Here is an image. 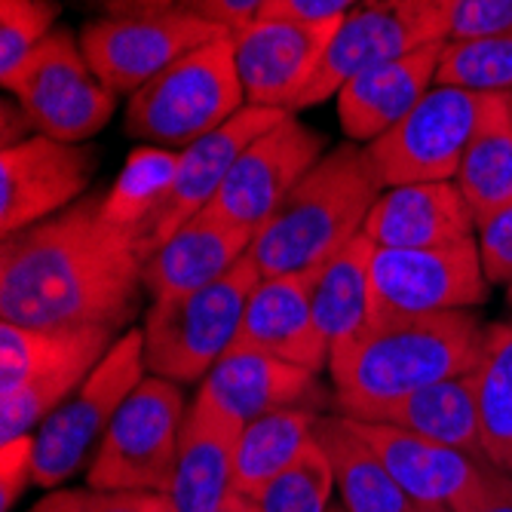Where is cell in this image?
<instances>
[{"label": "cell", "mask_w": 512, "mask_h": 512, "mask_svg": "<svg viewBox=\"0 0 512 512\" xmlns=\"http://www.w3.org/2000/svg\"><path fill=\"white\" fill-rule=\"evenodd\" d=\"M178 172V151L145 145L129 154L126 166L120 169L111 191L102 194V215L135 237L138 249L145 246L151 227L172 191Z\"/></svg>", "instance_id": "cell-30"}, {"label": "cell", "mask_w": 512, "mask_h": 512, "mask_svg": "<svg viewBox=\"0 0 512 512\" xmlns=\"http://www.w3.org/2000/svg\"><path fill=\"white\" fill-rule=\"evenodd\" d=\"M445 40V0H359L341 19L329 53L298 96L292 114L338 96L350 77L371 65L402 59L421 46Z\"/></svg>", "instance_id": "cell-10"}, {"label": "cell", "mask_w": 512, "mask_h": 512, "mask_svg": "<svg viewBox=\"0 0 512 512\" xmlns=\"http://www.w3.org/2000/svg\"><path fill=\"white\" fill-rule=\"evenodd\" d=\"M482 270L491 286H512V203L476 221Z\"/></svg>", "instance_id": "cell-36"}, {"label": "cell", "mask_w": 512, "mask_h": 512, "mask_svg": "<svg viewBox=\"0 0 512 512\" xmlns=\"http://www.w3.org/2000/svg\"><path fill=\"white\" fill-rule=\"evenodd\" d=\"M482 454L512 470V322L485 325V344L473 368Z\"/></svg>", "instance_id": "cell-31"}, {"label": "cell", "mask_w": 512, "mask_h": 512, "mask_svg": "<svg viewBox=\"0 0 512 512\" xmlns=\"http://www.w3.org/2000/svg\"><path fill=\"white\" fill-rule=\"evenodd\" d=\"M356 421L390 424L439 445L457 448L463 454H482V427H479V405H476V384L470 375H457L430 387L414 390L396 402H387Z\"/></svg>", "instance_id": "cell-25"}, {"label": "cell", "mask_w": 512, "mask_h": 512, "mask_svg": "<svg viewBox=\"0 0 512 512\" xmlns=\"http://www.w3.org/2000/svg\"><path fill=\"white\" fill-rule=\"evenodd\" d=\"M96 154L34 132L0 151V234L13 237L83 200Z\"/></svg>", "instance_id": "cell-15"}, {"label": "cell", "mask_w": 512, "mask_h": 512, "mask_svg": "<svg viewBox=\"0 0 512 512\" xmlns=\"http://www.w3.org/2000/svg\"><path fill=\"white\" fill-rule=\"evenodd\" d=\"M362 237L378 249H430L476 237V215L457 181H421L384 188Z\"/></svg>", "instance_id": "cell-18"}, {"label": "cell", "mask_w": 512, "mask_h": 512, "mask_svg": "<svg viewBox=\"0 0 512 512\" xmlns=\"http://www.w3.org/2000/svg\"><path fill=\"white\" fill-rule=\"evenodd\" d=\"M28 512H92L89 509V488H59L34 503Z\"/></svg>", "instance_id": "cell-42"}, {"label": "cell", "mask_w": 512, "mask_h": 512, "mask_svg": "<svg viewBox=\"0 0 512 512\" xmlns=\"http://www.w3.org/2000/svg\"><path fill=\"white\" fill-rule=\"evenodd\" d=\"M350 424L417 506H454L479 476L482 457L463 454L390 424L356 421V417H350Z\"/></svg>", "instance_id": "cell-24"}, {"label": "cell", "mask_w": 512, "mask_h": 512, "mask_svg": "<svg viewBox=\"0 0 512 512\" xmlns=\"http://www.w3.org/2000/svg\"><path fill=\"white\" fill-rule=\"evenodd\" d=\"M335 470L322 445L313 442L307 451L279 473L255 500L261 512H329L332 491H335Z\"/></svg>", "instance_id": "cell-33"}, {"label": "cell", "mask_w": 512, "mask_h": 512, "mask_svg": "<svg viewBox=\"0 0 512 512\" xmlns=\"http://www.w3.org/2000/svg\"><path fill=\"white\" fill-rule=\"evenodd\" d=\"M436 83L482 96H512V34L445 43Z\"/></svg>", "instance_id": "cell-32"}, {"label": "cell", "mask_w": 512, "mask_h": 512, "mask_svg": "<svg viewBox=\"0 0 512 512\" xmlns=\"http://www.w3.org/2000/svg\"><path fill=\"white\" fill-rule=\"evenodd\" d=\"M234 34H221L172 62L129 96L126 132L160 148H188L246 108Z\"/></svg>", "instance_id": "cell-4"}, {"label": "cell", "mask_w": 512, "mask_h": 512, "mask_svg": "<svg viewBox=\"0 0 512 512\" xmlns=\"http://www.w3.org/2000/svg\"><path fill=\"white\" fill-rule=\"evenodd\" d=\"M411 512H454L451 506H411Z\"/></svg>", "instance_id": "cell-46"}, {"label": "cell", "mask_w": 512, "mask_h": 512, "mask_svg": "<svg viewBox=\"0 0 512 512\" xmlns=\"http://www.w3.org/2000/svg\"><path fill=\"white\" fill-rule=\"evenodd\" d=\"M286 114H292V111L246 105L224 126H218L215 132L203 135L200 142L178 151V172L172 181V191H169V197H166V203H163V209L151 227V234L142 246V255L148 258L154 249H160L175 234L184 221L200 215L215 200V194L221 191V184L227 181V175H230V169H234V163L240 160V154L255 142L261 132L276 126Z\"/></svg>", "instance_id": "cell-17"}, {"label": "cell", "mask_w": 512, "mask_h": 512, "mask_svg": "<svg viewBox=\"0 0 512 512\" xmlns=\"http://www.w3.org/2000/svg\"><path fill=\"white\" fill-rule=\"evenodd\" d=\"M145 255L102 215V194L77 200L0 246V316L31 329H111L135 313Z\"/></svg>", "instance_id": "cell-1"}, {"label": "cell", "mask_w": 512, "mask_h": 512, "mask_svg": "<svg viewBox=\"0 0 512 512\" xmlns=\"http://www.w3.org/2000/svg\"><path fill=\"white\" fill-rule=\"evenodd\" d=\"M451 509L454 512H512V473L503 467H494L491 460L482 457L476 482Z\"/></svg>", "instance_id": "cell-37"}, {"label": "cell", "mask_w": 512, "mask_h": 512, "mask_svg": "<svg viewBox=\"0 0 512 512\" xmlns=\"http://www.w3.org/2000/svg\"><path fill=\"white\" fill-rule=\"evenodd\" d=\"M506 301H509V307H512V286L506 289Z\"/></svg>", "instance_id": "cell-47"}, {"label": "cell", "mask_w": 512, "mask_h": 512, "mask_svg": "<svg viewBox=\"0 0 512 512\" xmlns=\"http://www.w3.org/2000/svg\"><path fill=\"white\" fill-rule=\"evenodd\" d=\"M316 417L319 414L310 408H283L249 421L237 445L234 488L249 497H258L307 451V445L313 442Z\"/></svg>", "instance_id": "cell-29"}, {"label": "cell", "mask_w": 512, "mask_h": 512, "mask_svg": "<svg viewBox=\"0 0 512 512\" xmlns=\"http://www.w3.org/2000/svg\"><path fill=\"white\" fill-rule=\"evenodd\" d=\"M258 279L261 273L246 255L215 283L154 301L142 325L145 365L151 375L175 384H203L215 362L234 347Z\"/></svg>", "instance_id": "cell-6"}, {"label": "cell", "mask_w": 512, "mask_h": 512, "mask_svg": "<svg viewBox=\"0 0 512 512\" xmlns=\"http://www.w3.org/2000/svg\"><path fill=\"white\" fill-rule=\"evenodd\" d=\"M381 181L356 142L325 151L255 230L249 258L261 276L313 273L356 237L381 197Z\"/></svg>", "instance_id": "cell-3"}, {"label": "cell", "mask_w": 512, "mask_h": 512, "mask_svg": "<svg viewBox=\"0 0 512 512\" xmlns=\"http://www.w3.org/2000/svg\"><path fill=\"white\" fill-rule=\"evenodd\" d=\"M506 108H509V114H512V96H506Z\"/></svg>", "instance_id": "cell-48"}, {"label": "cell", "mask_w": 512, "mask_h": 512, "mask_svg": "<svg viewBox=\"0 0 512 512\" xmlns=\"http://www.w3.org/2000/svg\"><path fill=\"white\" fill-rule=\"evenodd\" d=\"M28 482H34V433L0 442V506L4 512L13 509Z\"/></svg>", "instance_id": "cell-38"}, {"label": "cell", "mask_w": 512, "mask_h": 512, "mask_svg": "<svg viewBox=\"0 0 512 512\" xmlns=\"http://www.w3.org/2000/svg\"><path fill=\"white\" fill-rule=\"evenodd\" d=\"M454 181L476 221L512 203V114L506 96H485Z\"/></svg>", "instance_id": "cell-28"}, {"label": "cell", "mask_w": 512, "mask_h": 512, "mask_svg": "<svg viewBox=\"0 0 512 512\" xmlns=\"http://www.w3.org/2000/svg\"><path fill=\"white\" fill-rule=\"evenodd\" d=\"M509 473H512V470H509Z\"/></svg>", "instance_id": "cell-49"}, {"label": "cell", "mask_w": 512, "mask_h": 512, "mask_svg": "<svg viewBox=\"0 0 512 512\" xmlns=\"http://www.w3.org/2000/svg\"><path fill=\"white\" fill-rule=\"evenodd\" d=\"M221 34L230 31L169 7L132 16H102L83 28L80 46L89 68L111 92L132 96L172 62Z\"/></svg>", "instance_id": "cell-12"}, {"label": "cell", "mask_w": 512, "mask_h": 512, "mask_svg": "<svg viewBox=\"0 0 512 512\" xmlns=\"http://www.w3.org/2000/svg\"><path fill=\"white\" fill-rule=\"evenodd\" d=\"M341 19L301 22L261 16L234 34L237 74L246 89V102L258 108L292 111L298 96L313 80L325 59Z\"/></svg>", "instance_id": "cell-16"}, {"label": "cell", "mask_w": 512, "mask_h": 512, "mask_svg": "<svg viewBox=\"0 0 512 512\" xmlns=\"http://www.w3.org/2000/svg\"><path fill=\"white\" fill-rule=\"evenodd\" d=\"M267 4L270 0H175L178 10L194 13L230 34H237L249 28L252 22H258Z\"/></svg>", "instance_id": "cell-39"}, {"label": "cell", "mask_w": 512, "mask_h": 512, "mask_svg": "<svg viewBox=\"0 0 512 512\" xmlns=\"http://www.w3.org/2000/svg\"><path fill=\"white\" fill-rule=\"evenodd\" d=\"M142 332L120 335L102 362L80 381V387L50 414L34 433V485H65L96 454L126 396L145 381Z\"/></svg>", "instance_id": "cell-7"}, {"label": "cell", "mask_w": 512, "mask_h": 512, "mask_svg": "<svg viewBox=\"0 0 512 512\" xmlns=\"http://www.w3.org/2000/svg\"><path fill=\"white\" fill-rule=\"evenodd\" d=\"M188 414L181 384L145 375L120 405L89 463L92 491H169L181 424Z\"/></svg>", "instance_id": "cell-8"}, {"label": "cell", "mask_w": 512, "mask_h": 512, "mask_svg": "<svg viewBox=\"0 0 512 512\" xmlns=\"http://www.w3.org/2000/svg\"><path fill=\"white\" fill-rule=\"evenodd\" d=\"M445 43H430L402 59L371 65L338 92V123L350 142H375L436 86Z\"/></svg>", "instance_id": "cell-22"}, {"label": "cell", "mask_w": 512, "mask_h": 512, "mask_svg": "<svg viewBox=\"0 0 512 512\" xmlns=\"http://www.w3.org/2000/svg\"><path fill=\"white\" fill-rule=\"evenodd\" d=\"M252 230L203 209L145 258V289L154 301L197 292L234 270L252 246Z\"/></svg>", "instance_id": "cell-21"}, {"label": "cell", "mask_w": 512, "mask_h": 512, "mask_svg": "<svg viewBox=\"0 0 512 512\" xmlns=\"http://www.w3.org/2000/svg\"><path fill=\"white\" fill-rule=\"evenodd\" d=\"M212 512H261L258 509V500L255 497H249V494H243V491H230Z\"/></svg>", "instance_id": "cell-45"}, {"label": "cell", "mask_w": 512, "mask_h": 512, "mask_svg": "<svg viewBox=\"0 0 512 512\" xmlns=\"http://www.w3.org/2000/svg\"><path fill=\"white\" fill-rule=\"evenodd\" d=\"M371 246L356 237L332 261H325L310 276V307L329 350L350 344L375 319V286H371ZM332 356V353H329Z\"/></svg>", "instance_id": "cell-26"}, {"label": "cell", "mask_w": 512, "mask_h": 512, "mask_svg": "<svg viewBox=\"0 0 512 512\" xmlns=\"http://www.w3.org/2000/svg\"><path fill=\"white\" fill-rule=\"evenodd\" d=\"M234 344H246L279 356L292 365L319 371L329 368V341L319 332L313 307H310V276L289 273V276H261Z\"/></svg>", "instance_id": "cell-23"}, {"label": "cell", "mask_w": 512, "mask_h": 512, "mask_svg": "<svg viewBox=\"0 0 512 512\" xmlns=\"http://www.w3.org/2000/svg\"><path fill=\"white\" fill-rule=\"evenodd\" d=\"M482 105V92L436 83L396 126L365 145L381 188L454 181Z\"/></svg>", "instance_id": "cell-11"}, {"label": "cell", "mask_w": 512, "mask_h": 512, "mask_svg": "<svg viewBox=\"0 0 512 512\" xmlns=\"http://www.w3.org/2000/svg\"><path fill=\"white\" fill-rule=\"evenodd\" d=\"M322 154L325 138L295 114H286L240 154L206 209L255 234L295 184L322 160Z\"/></svg>", "instance_id": "cell-14"}, {"label": "cell", "mask_w": 512, "mask_h": 512, "mask_svg": "<svg viewBox=\"0 0 512 512\" xmlns=\"http://www.w3.org/2000/svg\"><path fill=\"white\" fill-rule=\"evenodd\" d=\"M114 341L111 329L0 325V442L37 433Z\"/></svg>", "instance_id": "cell-5"}, {"label": "cell", "mask_w": 512, "mask_h": 512, "mask_svg": "<svg viewBox=\"0 0 512 512\" xmlns=\"http://www.w3.org/2000/svg\"><path fill=\"white\" fill-rule=\"evenodd\" d=\"M197 393L230 411L243 424L283 408L316 411V402H322L316 371L246 344L230 347L203 378Z\"/></svg>", "instance_id": "cell-19"}, {"label": "cell", "mask_w": 512, "mask_h": 512, "mask_svg": "<svg viewBox=\"0 0 512 512\" xmlns=\"http://www.w3.org/2000/svg\"><path fill=\"white\" fill-rule=\"evenodd\" d=\"M482 344L485 325L473 310L375 316L329 356L338 414L365 417L421 387L470 375Z\"/></svg>", "instance_id": "cell-2"}, {"label": "cell", "mask_w": 512, "mask_h": 512, "mask_svg": "<svg viewBox=\"0 0 512 512\" xmlns=\"http://www.w3.org/2000/svg\"><path fill=\"white\" fill-rule=\"evenodd\" d=\"M0 117H4V129H0V135H4V148H13V145L25 142V138H31L28 132H37L31 117L25 114V108L19 102L16 105L4 102V114Z\"/></svg>", "instance_id": "cell-43"}, {"label": "cell", "mask_w": 512, "mask_h": 512, "mask_svg": "<svg viewBox=\"0 0 512 512\" xmlns=\"http://www.w3.org/2000/svg\"><path fill=\"white\" fill-rule=\"evenodd\" d=\"M375 316L473 310L488 298L476 237L430 249H378L371 255Z\"/></svg>", "instance_id": "cell-13"}, {"label": "cell", "mask_w": 512, "mask_h": 512, "mask_svg": "<svg viewBox=\"0 0 512 512\" xmlns=\"http://www.w3.org/2000/svg\"><path fill=\"white\" fill-rule=\"evenodd\" d=\"M89 7H99L108 16H132V13H154V10H169L175 0H86Z\"/></svg>", "instance_id": "cell-44"}, {"label": "cell", "mask_w": 512, "mask_h": 512, "mask_svg": "<svg viewBox=\"0 0 512 512\" xmlns=\"http://www.w3.org/2000/svg\"><path fill=\"white\" fill-rule=\"evenodd\" d=\"M4 89L13 92L40 135L68 145L89 142L114 117L117 92L89 68L80 37L68 28H56L46 37Z\"/></svg>", "instance_id": "cell-9"}, {"label": "cell", "mask_w": 512, "mask_h": 512, "mask_svg": "<svg viewBox=\"0 0 512 512\" xmlns=\"http://www.w3.org/2000/svg\"><path fill=\"white\" fill-rule=\"evenodd\" d=\"M448 40L512 34V0H445Z\"/></svg>", "instance_id": "cell-35"}, {"label": "cell", "mask_w": 512, "mask_h": 512, "mask_svg": "<svg viewBox=\"0 0 512 512\" xmlns=\"http://www.w3.org/2000/svg\"><path fill=\"white\" fill-rule=\"evenodd\" d=\"M359 0H270L261 16L267 19H301V22H332L344 19Z\"/></svg>", "instance_id": "cell-41"}, {"label": "cell", "mask_w": 512, "mask_h": 512, "mask_svg": "<svg viewBox=\"0 0 512 512\" xmlns=\"http://www.w3.org/2000/svg\"><path fill=\"white\" fill-rule=\"evenodd\" d=\"M329 512H332V509H329Z\"/></svg>", "instance_id": "cell-50"}, {"label": "cell", "mask_w": 512, "mask_h": 512, "mask_svg": "<svg viewBox=\"0 0 512 512\" xmlns=\"http://www.w3.org/2000/svg\"><path fill=\"white\" fill-rule=\"evenodd\" d=\"M56 0H0V83H7L56 28Z\"/></svg>", "instance_id": "cell-34"}, {"label": "cell", "mask_w": 512, "mask_h": 512, "mask_svg": "<svg viewBox=\"0 0 512 512\" xmlns=\"http://www.w3.org/2000/svg\"><path fill=\"white\" fill-rule=\"evenodd\" d=\"M316 442L329 454L344 512H411L408 494L387 473L381 457L353 430L350 417H316Z\"/></svg>", "instance_id": "cell-27"}, {"label": "cell", "mask_w": 512, "mask_h": 512, "mask_svg": "<svg viewBox=\"0 0 512 512\" xmlns=\"http://www.w3.org/2000/svg\"><path fill=\"white\" fill-rule=\"evenodd\" d=\"M92 512H178L166 491H92Z\"/></svg>", "instance_id": "cell-40"}, {"label": "cell", "mask_w": 512, "mask_h": 512, "mask_svg": "<svg viewBox=\"0 0 512 512\" xmlns=\"http://www.w3.org/2000/svg\"><path fill=\"white\" fill-rule=\"evenodd\" d=\"M243 427V421L203 393L194 396L181 424L175 473L166 491L178 512H212L234 491V463Z\"/></svg>", "instance_id": "cell-20"}]
</instances>
